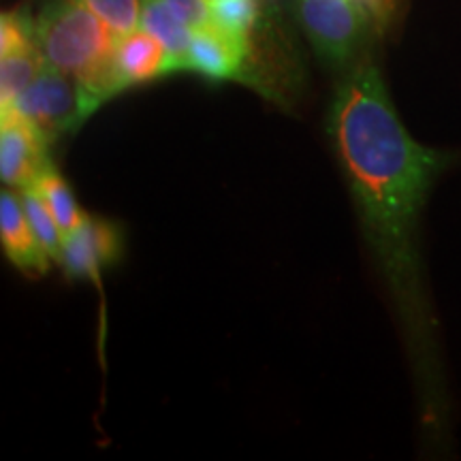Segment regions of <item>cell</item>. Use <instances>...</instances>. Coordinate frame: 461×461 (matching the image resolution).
Here are the masks:
<instances>
[{"label":"cell","instance_id":"6da1fadb","mask_svg":"<svg viewBox=\"0 0 461 461\" xmlns=\"http://www.w3.org/2000/svg\"><path fill=\"white\" fill-rule=\"evenodd\" d=\"M327 132L363 233L402 319L429 414L442 408L436 319L425 293L419 224L431 188L457 154L419 143L397 115L378 67L355 65L333 96Z\"/></svg>","mask_w":461,"mask_h":461},{"label":"cell","instance_id":"7a4b0ae2","mask_svg":"<svg viewBox=\"0 0 461 461\" xmlns=\"http://www.w3.org/2000/svg\"><path fill=\"white\" fill-rule=\"evenodd\" d=\"M34 39L45 65L77 79L86 118L126 90L115 67L118 34L84 0H48L34 20Z\"/></svg>","mask_w":461,"mask_h":461},{"label":"cell","instance_id":"3957f363","mask_svg":"<svg viewBox=\"0 0 461 461\" xmlns=\"http://www.w3.org/2000/svg\"><path fill=\"white\" fill-rule=\"evenodd\" d=\"M297 17L312 48L331 65H348L372 20L355 0H297Z\"/></svg>","mask_w":461,"mask_h":461},{"label":"cell","instance_id":"277c9868","mask_svg":"<svg viewBox=\"0 0 461 461\" xmlns=\"http://www.w3.org/2000/svg\"><path fill=\"white\" fill-rule=\"evenodd\" d=\"M9 107L26 115L48 143H54L62 132L77 129L86 120L77 79L51 65H45L39 77Z\"/></svg>","mask_w":461,"mask_h":461},{"label":"cell","instance_id":"5b68a950","mask_svg":"<svg viewBox=\"0 0 461 461\" xmlns=\"http://www.w3.org/2000/svg\"><path fill=\"white\" fill-rule=\"evenodd\" d=\"M45 58L34 39L26 11L3 14L0 20V107H9L43 71Z\"/></svg>","mask_w":461,"mask_h":461},{"label":"cell","instance_id":"8992f818","mask_svg":"<svg viewBox=\"0 0 461 461\" xmlns=\"http://www.w3.org/2000/svg\"><path fill=\"white\" fill-rule=\"evenodd\" d=\"M0 177L11 188H31L51 165L48 140L15 107H0Z\"/></svg>","mask_w":461,"mask_h":461},{"label":"cell","instance_id":"52a82bcc","mask_svg":"<svg viewBox=\"0 0 461 461\" xmlns=\"http://www.w3.org/2000/svg\"><path fill=\"white\" fill-rule=\"evenodd\" d=\"M250 67V37L224 31V28L205 22L193 28L184 71H194L214 82L241 79L248 82Z\"/></svg>","mask_w":461,"mask_h":461},{"label":"cell","instance_id":"ba28073f","mask_svg":"<svg viewBox=\"0 0 461 461\" xmlns=\"http://www.w3.org/2000/svg\"><path fill=\"white\" fill-rule=\"evenodd\" d=\"M122 235L115 224L86 214L84 222L65 238L62 267L68 278H88L101 286V269L118 261Z\"/></svg>","mask_w":461,"mask_h":461},{"label":"cell","instance_id":"9c48e42d","mask_svg":"<svg viewBox=\"0 0 461 461\" xmlns=\"http://www.w3.org/2000/svg\"><path fill=\"white\" fill-rule=\"evenodd\" d=\"M0 241L5 255L20 272L48 274L51 258L28 222L20 194L11 190H3L0 194Z\"/></svg>","mask_w":461,"mask_h":461},{"label":"cell","instance_id":"30bf717a","mask_svg":"<svg viewBox=\"0 0 461 461\" xmlns=\"http://www.w3.org/2000/svg\"><path fill=\"white\" fill-rule=\"evenodd\" d=\"M115 67L126 88L177 73L169 50L143 28L126 32L115 43Z\"/></svg>","mask_w":461,"mask_h":461},{"label":"cell","instance_id":"8fae6325","mask_svg":"<svg viewBox=\"0 0 461 461\" xmlns=\"http://www.w3.org/2000/svg\"><path fill=\"white\" fill-rule=\"evenodd\" d=\"M140 28L148 31L149 34H154V37L169 50L177 71H184V62H186L193 28L177 17V14L169 7L167 0H141Z\"/></svg>","mask_w":461,"mask_h":461},{"label":"cell","instance_id":"7c38bea8","mask_svg":"<svg viewBox=\"0 0 461 461\" xmlns=\"http://www.w3.org/2000/svg\"><path fill=\"white\" fill-rule=\"evenodd\" d=\"M31 188L37 190L39 197L48 203L51 216L56 218L58 227H60L65 238L84 222L86 214L79 210V205L75 203L71 188H68L65 177L54 169V165H50L48 169L37 177V182H34Z\"/></svg>","mask_w":461,"mask_h":461},{"label":"cell","instance_id":"4fadbf2b","mask_svg":"<svg viewBox=\"0 0 461 461\" xmlns=\"http://www.w3.org/2000/svg\"><path fill=\"white\" fill-rule=\"evenodd\" d=\"M20 199H22V205H24L28 222H31L34 235H37L39 244L43 246V250L48 252L51 261L62 265V246H65V235H62L60 227H58L56 218L51 216L48 203L39 197L34 188L20 190Z\"/></svg>","mask_w":461,"mask_h":461},{"label":"cell","instance_id":"5bb4252c","mask_svg":"<svg viewBox=\"0 0 461 461\" xmlns=\"http://www.w3.org/2000/svg\"><path fill=\"white\" fill-rule=\"evenodd\" d=\"M261 15L263 0H210L207 7V22L244 37H250Z\"/></svg>","mask_w":461,"mask_h":461},{"label":"cell","instance_id":"9a60e30c","mask_svg":"<svg viewBox=\"0 0 461 461\" xmlns=\"http://www.w3.org/2000/svg\"><path fill=\"white\" fill-rule=\"evenodd\" d=\"M112 31L122 37L140 28L141 0H84Z\"/></svg>","mask_w":461,"mask_h":461},{"label":"cell","instance_id":"2e32d148","mask_svg":"<svg viewBox=\"0 0 461 461\" xmlns=\"http://www.w3.org/2000/svg\"><path fill=\"white\" fill-rule=\"evenodd\" d=\"M169 7L176 11L180 20L186 22L190 28L203 26L207 22V7L210 0H167Z\"/></svg>","mask_w":461,"mask_h":461},{"label":"cell","instance_id":"e0dca14e","mask_svg":"<svg viewBox=\"0 0 461 461\" xmlns=\"http://www.w3.org/2000/svg\"><path fill=\"white\" fill-rule=\"evenodd\" d=\"M355 3L366 11L374 26L383 28L387 24L391 14V0H355Z\"/></svg>","mask_w":461,"mask_h":461}]
</instances>
